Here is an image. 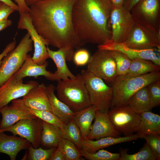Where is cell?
I'll return each mask as SVG.
<instances>
[{"label":"cell","mask_w":160,"mask_h":160,"mask_svg":"<svg viewBox=\"0 0 160 160\" xmlns=\"http://www.w3.org/2000/svg\"><path fill=\"white\" fill-rule=\"evenodd\" d=\"M140 0H124L123 6L130 11L132 7Z\"/></svg>","instance_id":"cell-43"},{"label":"cell","mask_w":160,"mask_h":160,"mask_svg":"<svg viewBox=\"0 0 160 160\" xmlns=\"http://www.w3.org/2000/svg\"><path fill=\"white\" fill-rule=\"evenodd\" d=\"M111 2L113 7H119L123 6L124 0H110Z\"/></svg>","instance_id":"cell-46"},{"label":"cell","mask_w":160,"mask_h":160,"mask_svg":"<svg viewBox=\"0 0 160 160\" xmlns=\"http://www.w3.org/2000/svg\"><path fill=\"white\" fill-rule=\"evenodd\" d=\"M107 114L113 126L125 136L131 135L137 132L140 115L135 112L128 105L111 107Z\"/></svg>","instance_id":"cell-9"},{"label":"cell","mask_w":160,"mask_h":160,"mask_svg":"<svg viewBox=\"0 0 160 160\" xmlns=\"http://www.w3.org/2000/svg\"><path fill=\"white\" fill-rule=\"evenodd\" d=\"M55 89L57 97L73 112L85 109L92 105L84 78L78 74L73 79L57 81Z\"/></svg>","instance_id":"cell-3"},{"label":"cell","mask_w":160,"mask_h":160,"mask_svg":"<svg viewBox=\"0 0 160 160\" xmlns=\"http://www.w3.org/2000/svg\"><path fill=\"white\" fill-rule=\"evenodd\" d=\"M98 49L114 50L122 52L131 60L141 59L151 61L155 64L160 65V49L140 50L128 47L123 43L113 42L110 40L102 44L98 45Z\"/></svg>","instance_id":"cell-16"},{"label":"cell","mask_w":160,"mask_h":160,"mask_svg":"<svg viewBox=\"0 0 160 160\" xmlns=\"http://www.w3.org/2000/svg\"><path fill=\"white\" fill-rule=\"evenodd\" d=\"M57 148L62 153L65 160L84 159L82 157L80 149H78L74 143L66 139L62 138Z\"/></svg>","instance_id":"cell-29"},{"label":"cell","mask_w":160,"mask_h":160,"mask_svg":"<svg viewBox=\"0 0 160 160\" xmlns=\"http://www.w3.org/2000/svg\"><path fill=\"white\" fill-rule=\"evenodd\" d=\"M15 11L11 7L0 2V22L7 19L9 15Z\"/></svg>","instance_id":"cell-39"},{"label":"cell","mask_w":160,"mask_h":160,"mask_svg":"<svg viewBox=\"0 0 160 160\" xmlns=\"http://www.w3.org/2000/svg\"><path fill=\"white\" fill-rule=\"evenodd\" d=\"M135 22L130 11L123 6L113 7L110 17L111 40L122 43L127 39Z\"/></svg>","instance_id":"cell-10"},{"label":"cell","mask_w":160,"mask_h":160,"mask_svg":"<svg viewBox=\"0 0 160 160\" xmlns=\"http://www.w3.org/2000/svg\"><path fill=\"white\" fill-rule=\"evenodd\" d=\"M160 65L151 61L141 59L131 60L127 74L132 76H138L160 71Z\"/></svg>","instance_id":"cell-28"},{"label":"cell","mask_w":160,"mask_h":160,"mask_svg":"<svg viewBox=\"0 0 160 160\" xmlns=\"http://www.w3.org/2000/svg\"><path fill=\"white\" fill-rule=\"evenodd\" d=\"M28 108L32 114L42 121L58 127L61 131L63 129L65 124L51 111L38 110Z\"/></svg>","instance_id":"cell-34"},{"label":"cell","mask_w":160,"mask_h":160,"mask_svg":"<svg viewBox=\"0 0 160 160\" xmlns=\"http://www.w3.org/2000/svg\"><path fill=\"white\" fill-rule=\"evenodd\" d=\"M75 0H40L29 6L32 23L46 46L64 50L69 61L73 60L74 49L82 46L72 21Z\"/></svg>","instance_id":"cell-1"},{"label":"cell","mask_w":160,"mask_h":160,"mask_svg":"<svg viewBox=\"0 0 160 160\" xmlns=\"http://www.w3.org/2000/svg\"><path fill=\"white\" fill-rule=\"evenodd\" d=\"M0 113L2 117L0 122V129L6 128L21 120L36 117L29 111L22 99L12 100L11 105L0 108Z\"/></svg>","instance_id":"cell-15"},{"label":"cell","mask_w":160,"mask_h":160,"mask_svg":"<svg viewBox=\"0 0 160 160\" xmlns=\"http://www.w3.org/2000/svg\"><path fill=\"white\" fill-rule=\"evenodd\" d=\"M122 43L137 49H160V33L153 32L135 23L127 39Z\"/></svg>","instance_id":"cell-12"},{"label":"cell","mask_w":160,"mask_h":160,"mask_svg":"<svg viewBox=\"0 0 160 160\" xmlns=\"http://www.w3.org/2000/svg\"><path fill=\"white\" fill-rule=\"evenodd\" d=\"M42 121L35 118L21 120L6 128L0 129V132H9L28 140L34 148L40 146Z\"/></svg>","instance_id":"cell-11"},{"label":"cell","mask_w":160,"mask_h":160,"mask_svg":"<svg viewBox=\"0 0 160 160\" xmlns=\"http://www.w3.org/2000/svg\"><path fill=\"white\" fill-rule=\"evenodd\" d=\"M92 105L96 110L107 113L111 108L113 98L112 88L101 79L87 70L81 71Z\"/></svg>","instance_id":"cell-5"},{"label":"cell","mask_w":160,"mask_h":160,"mask_svg":"<svg viewBox=\"0 0 160 160\" xmlns=\"http://www.w3.org/2000/svg\"><path fill=\"white\" fill-rule=\"evenodd\" d=\"M128 149L119 150L120 158L119 160H156L148 145L146 143L137 152L133 154L127 153Z\"/></svg>","instance_id":"cell-30"},{"label":"cell","mask_w":160,"mask_h":160,"mask_svg":"<svg viewBox=\"0 0 160 160\" xmlns=\"http://www.w3.org/2000/svg\"><path fill=\"white\" fill-rule=\"evenodd\" d=\"M110 51L115 61L117 76L126 74L129 69L131 60L122 52L114 50Z\"/></svg>","instance_id":"cell-35"},{"label":"cell","mask_w":160,"mask_h":160,"mask_svg":"<svg viewBox=\"0 0 160 160\" xmlns=\"http://www.w3.org/2000/svg\"><path fill=\"white\" fill-rule=\"evenodd\" d=\"M16 41L14 40L12 42L8 44L2 52L0 54V68L2 60L4 56L9 52L14 49L15 47Z\"/></svg>","instance_id":"cell-40"},{"label":"cell","mask_w":160,"mask_h":160,"mask_svg":"<svg viewBox=\"0 0 160 160\" xmlns=\"http://www.w3.org/2000/svg\"><path fill=\"white\" fill-rule=\"evenodd\" d=\"M39 84L37 81L33 80L24 83L23 79L17 78L14 74L0 86V108L12 100L23 97Z\"/></svg>","instance_id":"cell-13"},{"label":"cell","mask_w":160,"mask_h":160,"mask_svg":"<svg viewBox=\"0 0 160 160\" xmlns=\"http://www.w3.org/2000/svg\"><path fill=\"white\" fill-rule=\"evenodd\" d=\"M148 95L153 108L160 105V79L147 86Z\"/></svg>","instance_id":"cell-36"},{"label":"cell","mask_w":160,"mask_h":160,"mask_svg":"<svg viewBox=\"0 0 160 160\" xmlns=\"http://www.w3.org/2000/svg\"><path fill=\"white\" fill-rule=\"evenodd\" d=\"M12 23L11 20L8 19L0 22V31L11 26Z\"/></svg>","instance_id":"cell-45"},{"label":"cell","mask_w":160,"mask_h":160,"mask_svg":"<svg viewBox=\"0 0 160 160\" xmlns=\"http://www.w3.org/2000/svg\"><path fill=\"white\" fill-rule=\"evenodd\" d=\"M0 2L3 3L11 7L15 11H19V8L18 6L16 4L13 2L12 0H0Z\"/></svg>","instance_id":"cell-44"},{"label":"cell","mask_w":160,"mask_h":160,"mask_svg":"<svg viewBox=\"0 0 160 160\" xmlns=\"http://www.w3.org/2000/svg\"><path fill=\"white\" fill-rule=\"evenodd\" d=\"M126 105L140 114L151 111L153 108L148 95L147 86L135 93L129 99Z\"/></svg>","instance_id":"cell-27"},{"label":"cell","mask_w":160,"mask_h":160,"mask_svg":"<svg viewBox=\"0 0 160 160\" xmlns=\"http://www.w3.org/2000/svg\"><path fill=\"white\" fill-rule=\"evenodd\" d=\"M110 0H76L72 10L74 29L81 46L103 44L111 40Z\"/></svg>","instance_id":"cell-2"},{"label":"cell","mask_w":160,"mask_h":160,"mask_svg":"<svg viewBox=\"0 0 160 160\" xmlns=\"http://www.w3.org/2000/svg\"><path fill=\"white\" fill-rule=\"evenodd\" d=\"M27 5L29 6L34 3L38 1L43 0H24Z\"/></svg>","instance_id":"cell-47"},{"label":"cell","mask_w":160,"mask_h":160,"mask_svg":"<svg viewBox=\"0 0 160 160\" xmlns=\"http://www.w3.org/2000/svg\"><path fill=\"white\" fill-rule=\"evenodd\" d=\"M160 79V71L138 76H117L112 84L113 98L111 107L126 105L136 92L150 83Z\"/></svg>","instance_id":"cell-4"},{"label":"cell","mask_w":160,"mask_h":160,"mask_svg":"<svg viewBox=\"0 0 160 160\" xmlns=\"http://www.w3.org/2000/svg\"><path fill=\"white\" fill-rule=\"evenodd\" d=\"M82 156L88 160H119L120 153H112L103 149L93 153H89L83 149H80Z\"/></svg>","instance_id":"cell-33"},{"label":"cell","mask_w":160,"mask_h":160,"mask_svg":"<svg viewBox=\"0 0 160 160\" xmlns=\"http://www.w3.org/2000/svg\"><path fill=\"white\" fill-rule=\"evenodd\" d=\"M130 12L135 23L160 33V0H140Z\"/></svg>","instance_id":"cell-7"},{"label":"cell","mask_w":160,"mask_h":160,"mask_svg":"<svg viewBox=\"0 0 160 160\" xmlns=\"http://www.w3.org/2000/svg\"><path fill=\"white\" fill-rule=\"evenodd\" d=\"M90 57L88 50L82 49L74 52L73 60L76 66H81L88 63Z\"/></svg>","instance_id":"cell-38"},{"label":"cell","mask_w":160,"mask_h":160,"mask_svg":"<svg viewBox=\"0 0 160 160\" xmlns=\"http://www.w3.org/2000/svg\"><path fill=\"white\" fill-rule=\"evenodd\" d=\"M139 138V136L136 134L117 137H107L95 140H90L86 138L83 140L81 149L89 153H93L100 149L116 144L134 141Z\"/></svg>","instance_id":"cell-21"},{"label":"cell","mask_w":160,"mask_h":160,"mask_svg":"<svg viewBox=\"0 0 160 160\" xmlns=\"http://www.w3.org/2000/svg\"><path fill=\"white\" fill-rule=\"evenodd\" d=\"M87 64V70L106 82L112 83L117 76L115 61L109 50L98 49Z\"/></svg>","instance_id":"cell-8"},{"label":"cell","mask_w":160,"mask_h":160,"mask_svg":"<svg viewBox=\"0 0 160 160\" xmlns=\"http://www.w3.org/2000/svg\"><path fill=\"white\" fill-rule=\"evenodd\" d=\"M48 64V62L46 61L42 65H39L33 60L30 55L28 54L23 65L14 75L20 79H23L28 76L37 78L43 76L49 80L57 81L53 73L46 69Z\"/></svg>","instance_id":"cell-18"},{"label":"cell","mask_w":160,"mask_h":160,"mask_svg":"<svg viewBox=\"0 0 160 160\" xmlns=\"http://www.w3.org/2000/svg\"><path fill=\"white\" fill-rule=\"evenodd\" d=\"M141 119L136 134L140 138L151 134H160V116L150 111L140 114Z\"/></svg>","instance_id":"cell-23"},{"label":"cell","mask_w":160,"mask_h":160,"mask_svg":"<svg viewBox=\"0 0 160 160\" xmlns=\"http://www.w3.org/2000/svg\"><path fill=\"white\" fill-rule=\"evenodd\" d=\"M63 138L62 132L59 127L42 121L40 145L43 148H57Z\"/></svg>","instance_id":"cell-25"},{"label":"cell","mask_w":160,"mask_h":160,"mask_svg":"<svg viewBox=\"0 0 160 160\" xmlns=\"http://www.w3.org/2000/svg\"><path fill=\"white\" fill-rule=\"evenodd\" d=\"M49 160H65V159L62 153L57 148Z\"/></svg>","instance_id":"cell-42"},{"label":"cell","mask_w":160,"mask_h":160,"mask_svg":"<svg viewBox=\"0 0 160 160\" xmlns=\"http://www.w3.org/2000/svg\"><path fill=\"white\" fill-rule=\"evenodd\" d=\"M156 160H160V134H151L143 137Z\"/></svg>","instance_id":"cell-37"},{"label":"cell","mask_w":160,"mask_h":160,"mask_svg":"<svg viewBox=\"0 0 160 160\" xmlns=\"http://www.w3.org/2000/svg\"><path fill=\"white\" fill-rule=\"evenodd\" d=\"M96 110L92 105L79 111L74 112L73 120L79 128L83 140L87 138L95 119Z\"/></svg>","instance_id":"cell-26"},{"label":"cell","mask_w":160,"mask_h":160,"mask_svg":"<svg viewBox=\"0 0 160 160\" xmlns=\"http://www.w3.org/2000/svg\"><path fill=\"white\" fill-rule=\"evenodd\" d=\"M61 131L63 138L74 143L79 149H81L83 139L81 133L79 128L73 120L65 124Z\"/></svg>","instance_id":"cell-31"},{"label":"cell","mask_w":160,"mask_h":160,"mask_svg":"<svg viewBox=\"0 0 160 160\" xmlns=\"http://www.w3.org/2000/svg\"><path fill=\"white\" fill-rule=\"evenodd\" d=\"M94 119V122L92 125L86 138L93 140L107 137L120 136L121 133L112 124L107 113L97 110Z\"/></svg>","instance_id":"cell-17"},{"label":"cell","mask_w":160,"mask_h":160,"mask_svg":"<svg viewBox=\"0 0 160 160\" xmlns=\"http://www.w3.org/2000/svg\"><path fill=\"white\" fill-rule=\"evenodd\" d=\"M44 83L31 89L22 100L28 107L35 110L51 111L49 98Z\"/></svg>","instance_id":"cell-19"},{"label":"cell","mask_w":160,"mask_h":160,"mask_svg":"<svg viewBox=\"0 0 160 160\" xmlns=\"http://www.w3.org/2000/svg\"><path fill=\"white\" fill-rule=\"evenodd\" d=\"M17 27L18 29H25L29 34L33 44L34 52L32 58L36 63L41 65L50 58L47 50V46L43 39L34 28L29 13H20Z\"/></svg>","instance_id":"cell-14"},{"label":"cell","mask_w":160,"mask_h":160,"mask_svg":"<svg viewBox=\"0 0 160 160\" xmlns=\"http://www.w3.org/2000/svg\"><path fill=\"white\" fill-rule=\"evenodd\" d=\"M15 1L19 7V12L29 13L30 11L29 7L26 4L24 0H12Z\"/></svg>","instance_id":"cell-41"},{"label":"cell","mask_w":160,"mask_h":160,"mask_svg":"<svg viewBox=\"0 0 160 160\" xmlns=\"http://www.w3.org/2000/svg\"><path fill=\"white\" fill-rule=\"evenodd\" d=\"M47 49L49 58L53 60L57 67V70L53 74L57 81L74 78L75 76L71 72L67 65L65 51L62 49L53 51L48 46H47Z\"/></svg>","instance_id":"cell-24"},{"label":"cell","mask_w":160,"mask_h":160,"mask_svg":"<svg viewBox=\"0 0 160 160\" xmlns=\"http://www.w3.org/2000/svg\"><path fill=\"white\" fill-rule=\"evenodd\" d=\"M33 44L27 32L17 46L4 56L0 68V86L20 68L28 53L32 50Z\"/></svg>","instance_id":"cell-6"},{"label":"cell","mask_w":160,"mask_h":160,"mask_svg":"<svg viewBox=\"0 0 160 160\" xmlns=\"http://www.w3.org/2000/svg\"><path fill=\"white\" fill-rule=\"evenodd\" d=\"M25 139L15 135H9L0 132V153L8 155L11 160H15L21 150L28 149L31 145Z\"/></svg>","instance_id":"cell-20"},{"label":"cell","mask_w":160,"mask_h":160,"mask_svg":"<svg viewBox=\"0 0 160 160\" xmlns=\"http://www.w3.org/2000/svg\"><path fill=\"white\" fill-rule=\"evenodd\" d=\"M57 148L45 149L40 147L34 148L31 145L29 147L28 152L25 154L23 160H49L52 154Z\"/></svg>","instance_id":"cell-32"},{"label":"cell","mask_w":160,"mask_h":160,"mask_svg":"<svg viewBox=\"0 0 160 160\" xmlns=\"http://www.w3.org/2000/svg\"><path fill=\"white\" fill-rule=\"evenodd\" d=\"M55 87L53 84L46 86V91L49 98L51 112L64 124L73 120L74 112L57 97L55 93Z\"/></svg>","instance_id":"cell-22"}]
</instances>
